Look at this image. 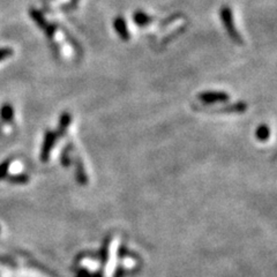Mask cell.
I'll list each match as a JSON object with an SVG mask.
<instances>
[{
    "mask_svg": "<svg viewBox=\"0 0 277 277\" xmlns=\"http://www.w3.org/2000/svg\"><path fill=\"white\" fill-rule=\"evenodd\" d=\"M54 142H56V134L53 132H46L43 147H42L41 152V159L42 162H48L50 157V153H51L52 147L54 146Z\"/></svg>",
    "mask_w": 277,
    "mask_h": 277,
    "instance_id": "1",
    "label": "cell"
},
{
    "mask_svg": "<svg viewBox=\"0 0 277 277\" xmlns=\"http://www.w3.org/2000/svg\"><path fill=\"white\" fill-rule=\"evenodd\" d=\"M199 98L204 103L213 104V103H221V102H226L229 99V96L225 94V92H220V91H214V92H205V94H201Z\"/></svg>",
    "mask_w": 277,
    "mask_h": 277,
    "instance_id": "2",
    "label": "cell"
},
{
    "mask_svg": "<svg viewBox=\"0 0 277 277\" xmlns=\"http://www.w3.org/2000/svg\"><path fill=\"white\" fill-rule=\"evenodd\" d=\"M0 117H2L3 121H5L7 124H12V121L14 119L13 107L11 104H4L0 109Z\"/></svg>",
    "mask_w": 277,
    "mask_h": 277,
    "instance_id": "3",
    "label": "cell"
},
{
    "mask_svg": "<svg viewBox=\"0 0 277 277\" xmlns=\"http://www.w3.org/2000/svg\"><path fill=\"white\" fill-rule=\"evenodd\" d=\"M223 19H224V23L226 26V29H228L231 37H233L234 40H237L239 42V39H238V33L237 31L234 30V27H233V22H232V16H230V12L229 11H223Z\"/></svg>",
    "mask_w": 277,
    "mask_h": 277,
    "instance_id": "4",
    "label": "cell"
},
{
    "mask_svg": "<svg viewBox=\"0 0 277 277\" xmlns=\"http://www.w3.org/2000/svg\"><path fill=\"white\" fill-rule=\"evenodd\" d=\"M269 135H270V131H269V127H268V126L262 125V126H260V127H258V129H257L258 140L267 141L268 138H269Z\"/></svg>",
    "mask_w": 277,
    "mask_h": 277,
    "instance_id": "5",
    "label": "cell"
},
{
    "mask_svg": "<svg viewBox=\"0 0 277 277\" xmlns=\"http://www.w3.org/2000/svg\"><path fill=\"white\" fill-rule=\"evenodd\" d=\"M115 27H116V30L118 31V33L120 35V37H123L124 40H127L128 39V33H127V29H126V26H125V22L121 19L117 20L116 23H115Z\"/></svg>",
    "mask_w": 277,
    "mask_h": 277,
    "instance_id": "6",
    "label": "cell"
},
{
    "mask_svg": "<svg viewBox=\"0 0 277 277\" xmlns=\"http://www.w3.org/2000/svg\"><path fill=\"white\" fill-rule=\"evenodd\" d=\"M7 180L12 184H24L29 180V177L27 175L20 174V175H13V176H7Z\"/></svg>",
    "mask_w": 277,
    "mask_h": 277,
    "instance_id": "7",
    "label": "cell"
},
{
    "mask_svg": "<svg viewBox=\"0 0 277 277\" xmlns=\"http://www.w3.org/2000/svg\"><path fill=\"white\" fill-rule=\"evenodd\" d=\"M12 162H13V159L8 158V159H6V161H4L2 164H0V180L5 179L8 176V170H10Z\"/></svg>",
    "mask_w": 277,
    "mask_h": 277,
    "instance_id": "8",
    "label": "cell"
},
{
    "mask_svg": "<svg viewBox=\"0 0 277 277\" xmlns=\"http://www.w3.org/2000/svg\"><path fill=\"white\" fill-rule=\"evenodd\" d=\"M70 123H71V117H70V115H67V113H65V115H62L61 119H60V132L66 131V128L68 127Z\"/></svg>",
    "mask_w": 277,
    "mask_h": 277,
    "instance_id": "9",
    "label": "cell"
},
{
    "mask_svg": "<svg viewBox=\"0 0 277 277\" xmlns=\"http://www.w3.org/2000/svg\"><path fill=\"white\" fill-rule=\"evenodd\" d=\"M149 18L147 15H145L144 13H137L135 15V22L137 24H146V23H148L149 22Z\"/></svg>",
    "mask_w": 277,
    "mask_h": 277,
    "instance_id": "10",
    "label": "cell"
},
{
    "mask_svg": "<svg viewBox=\"0 0 277 277\" xmlns=\"http://www.w3.org/2000/svg\"><path fill=\"white\" fill-rule=\"evenodd\" d=\"M12 53H13V51L11 49H0V61L11 57Z\"/></svg>",
    "mask_w": 277,
    "mask_h": 277,
    "instance_id": "11",
    "label": "cell"
}]
</instances>
